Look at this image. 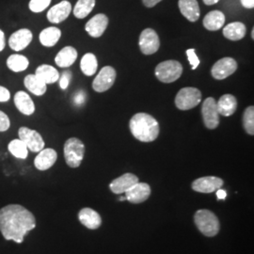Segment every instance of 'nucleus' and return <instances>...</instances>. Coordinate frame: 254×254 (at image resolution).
Segmentation results:
<instances>
[{
    "label": "nucleus",
    "instance_id": "obj_1",
    "mask_svg": "<svg viewBox=\"0 0 254 254\" xmlns=\"http://www.w3.org/2000/svg\"><path fill=\"white\" fill-rule=\"evenodd\" d=\"M36 227L34 215L19 204L0 209V232L6 240L22 243L30 231Z\"/></svg>",
    "mask_w": 254,
    "mask_h": 254
},
{
    "label": "nucleus",
    "instance_id": "obj_2",
    "mask_svg": "<svg viewBox=\"0 0 254 254\" xmlns=\"http://www.w3.org/2000/svg\"><path fill=\"white\" fill-rule=\"evenodd\" d=\"M132 135L141 142L154 141L159 135V124L147 113H136L129 122Z\"/></svg>",
    "mask_w": 254,
    "mask_h": 254
},
{
    "label": "nucleus",
    "instance_id": "obj_3",
    "mask_svg": "<svg viewBox=\"0 0 254 254\" xmlns=\"http://www.w3.org/2000/svg\"><path fill=\"white\" fill-rule=\"evenodd\" d=\"M195 224L200 230V233L205 236L213 237L217 236L219 232V221L213 212L207 209H201L195 213Z\"/></svg>",
    "mask_w": 254,
    "mask_h": 254
},
{
    "label": "nucleus",
    "instance_id": "obj_4",
    "mask_svg": "<svg viewBox=\"0 0 254 254\" xmlns=\"http://www.w3.org/2000/svg\"><path fill=\"white\" fill-rule=\"evenodd\" d=\"M85 154V145L80 139L71 137L64 144V158L70 168H78Z\"/></svg>",
    "mask_w": 254,
    "mask_h": 254
},
{
    "label": "nucleus",
    "instance_id": "obj_5",
    "mask_svg": "<svg viewBox=\"0 0 254 254\" xmlns=\"http://www.w3.org/2000/svg\"><path fill=\"white\" fill-rule=\"evenodd\" d=\"M183 66L177 61H166L155 67L156 78L163 83H173L181 77Z\"/></svg>",
    "mask_w": 254,
    "mask_h": 254
},
{
    "label": "nucleus",
    "instance_id": "obj_6",
    "mask_svg": "<svg viewBox=\"0 0 254 254\" xmlns=\"http://www.w3.org/2000/svg\"><path fill=\"white\" fill-rule=\"evenodd\" d=\"M201 101V92L197 88H183L175 97V106L180 110H190L197 107Z\"/></svg>",
    "mask_w": 254,
    "mask_h": 254
},
{
    "label": "nucleus",
    "instance_id": "obj_7",
    "mask_svg": "<svg viewBox=\"0 0 254 254\" xmlns=\"http://www.w3.org/2000/svg\"><path fill=\"white\" fill-rule=\"evenodd\" d=\"M19 138L26 144L27 149L33 153H39L45 148V140L36 130L22 127L18 130Z\"/></svg>",
    "mask_w": 254,
    "mask_h": 254
},
{
    "label": "nucleus",
    "instance_id": "obj_8",
    "mask_svg": "<svg viewBox=\"0 0 254 254\" xmlns=\"http://www.w3.org/2000/svg\"><path fill=\"white\" fill-rule=\"evenodd\" d=\"M116 71L111 66H105L92 82V89L96 92H105L109 90L116 79Z\"/></svg>",
    "mask_w": 254,
    "mask_h": 254
},
{
    "label": "nucleus",
    "instance_id": "obj_9",
    "mask_svg": "<svg viewBox=\"0 0 254 254\" xmlns=\"http://www.w3.org/2000/svg\"><path fill=\"white\" fill-rule=\"evenodd\" d=\"M139 48L144 55L156 53L160 47V40L158 34L153 28H145L139 36Z\"/></svg>",
    "mask_w": 254,
    "mask_h": 254
},
{
    "label": "nucleus",
    "instance_id": "obj_10",
    "mask_svg": "<svg viewBox=\"0 0 254 254\" xmlns=\"http://www.w3.org/2000/svg\"><path fill=\"white\" fill-rule=\"evenodd\" d=\"M201 115L204 126L208 129H216L219 125V113L217 101L213 97H208L202 103Z\"/></svg>",
    "mask_w": 254,
    "mask_h": 254
},
{
    "label": "nucleus",
    "instance_id": "obj_11",
    "mask_svg": "<svg viewBox=\"0 0 254 254\" xmlns=\"http://www.w3.org/2000/svg\"><path fill=\"white\" fill-rule=\"evenodd\" d=\"M237 70V63L233 58H223L213 65L211 74L217 80H223Z\"/></svg>",
    "mask_w": 254,
    "mask_h": 254
},
{
    "label": "nucleus",
    "instance_id": "obj_12",
    "mask_svg": "<svg viewBox=\"0 0 254 254\" xmlns=\"http://www.w3.org/2000/svg\"><path fill=\"white\" fill-rule=\"evenodd\" d=\"M223 180L216 176H205L196 179L192 183V190L200 193H213L221 189Z\"/></svg>",
    "mask_w": 254,
    "mask_h": 254
},
{
    "label": "nucleus",
    "instance_id": "obj_13",
    "mask_svg": "<svg viewBox=\"0 0 254 254\" xmlns=\"http://www.w3.org/2000/svg\"><path fill=\"white\" fill-rule=\"evenodd\" d=\"M126 198L131 203H141L148 200L151 195V188L146 183L137 182L125 193Z\"/></svg>",
    "mask_w": 254,
    "mask_h": 254
},
{
    "label": "nucleus",
    "instance_id": "obj_14",
    "mask_svg": "<svg viewBox=\"0 0 254 254\" xmlns=\"http://www.w3.org/2000/svg\"><path fill=\"white\" fill-rule=\"evenodd\" d=\"M72 11V5L69 1L64 0L48 10L46 17L52 24H60L69 17Z\"/></svg>",
    "mask_w": 254,
    "mask_h": 254
},
{
    "label": "nucleus",
    "instance_id": "obj_15",
    "mask_svg": "<svg viewBox=\"0 0 254 254\" xmlns=\"http://www.w3.org/2000/svg\"><path fill=\"white\" fill-rule=\"evenodd\" d=\"M109 26V18L104 13H98L88 21L85 29L92 38H99L104 34Z\"/></svg>",
    "mask_w": 254,
    "mask_h": 254
},
{
    "label": "nucleus",
    "instance_id": "obj_16",
    "mask_svg": "<svg viewBox=\"0 0 254 254\" xmlns=\"http://www.w3.org/2000/svg\"><path fill=\"white\" fill-rule=\"evenodd\" d=\"M32 32L27 28H21L13 32L9 39V46L10 49L14 51L24 50L32 42Z\"/></svg>",
    "mask_w": 254,
    "mask_h": 254
},
{
    "label": "nucleus",
    "instance_id": "obj_17",
    "mask_svg": "<svg viewBox=\"0 0 254 254\" xmlns=\"http://www.w3.org/2000/svg\"><path fill=\"white\" fill-rule=\"evenodd\" d=\"M137 182L138 178L135 174L126 173L111 182L109 188L114 194H124Z\"/></svg>",
    "mask_w": 254,
    "mask_h": 254
},
{
    "label": "nucleus",
    "instance_id": "obj_18",
    "mask_svg": "<svg viewBox=\"0 0 254 254\" xmlns=\"http://www.w3.org/2000/svg\"><path fill=\"white\" fill-rule=\"evenodd\" d=\"M57 158H58V154L54 149H51V148L43 149L42 151L39 152V154L35 157L34 165L37 170L46 171L51 167H53V165L57 161Z\"/></svg>",
    "mask_w": 254,
    "mask_h": 254
},
{
    "label": "nucleus",
    "instance_id": "obj_19",
    "mask_svg": "<svg viewBox=\"0 0 254 254\" xmlns=\"http://www.w3.org/2000/svg\"><path fill=\"white\" fill-rule=\"evenodd\" d=\"M179 9L182 14L190 22H196L200 18V6L197 0H179Z\"/></svg>",
    "mask_w": 254,
    "mask_h": 254
},
{
    "label": "nucleus",
    "instance_id": "obj_20",
    "mask_svg": "<svg viewBox=\"0 0 254 254\" xmlns=\"http://www.w3.org/2000/svg\"><path fill=\"white\" fill-rule=\"evenodd\" d=\"M14 105L19 111L26 115L30 116L35 112V105L31 97L25 91H20L14 95Z\"/></svg>",
    "mask_w": 254,
    "mask_h": 254
},
{
    "label": "nucleus",
    "instance_id": "obj_21",
    "mask_svg": "<svg viewBox=\"0 0 254 254\" xmlns=\"http://www.w3.org/2000/svg\"><path fill=\"white\" fill-rule=\"evenodd\" d=\"M78 219L85 227L90 230H96L102 224L100 215L93 209L83 208L78 213Z\"/></svg>",
    "mask_w": 254,
    "mask_h": 254
},
{
    "label": "nucleus",
    "instance_id": "obj_22",
    "mask_svg": "<svg viewBox=\"0 0 254 254\" xmlns=\"http://www.w3.org/2000/svg\"><path fill=\"white\" fill-rule=\"evenodd\" d=\"M77 59V51L73 46L63 48L55 58V63L61 68H68L72 66Z\"/></svg>",
    "mask_w": 254,
    "mask_h": 254
},
{
    "label": "nucleus",
    "instance_id": "obj_23",
    "mask_svg": "<svg viewBox=\"0 0 254 254\" xmlns=\"http://www.w3.org/2000/svg\"><path fill=\"white\" fill-rule=\"evenodd\" d=\"M217 107L219 115L229 117L236 112L237 109V100L232 94H224L218 99Z\"/></svg>",
    "mask_w": 254,
    "mask_h": 254
},
{
    "label": "nucleus",
    "instance_id": "obj_24",
    "mask_svg": "<svg viewBox=\"0 0 254 254\" xmlns=\"http://www.w3.org/2000/svg\"><path fill=\"white\" fill-rule=\"evenodd\" d=\"M203 26L210 31H217L224 26L225 15L220 10H212L203 18Z\"/></svg>",
    "mask_w": 254,
    "mask_h": 254
},
{
    "label": "nucleus",
    "instance_id": "obj_25",
    "mask_svg": "<svg viewBox=\"0 0 254 254\" xmlns=\"http://www.w3.org/2000/svg\"><path fill=\"white\" fill-rule=\"evenodd\" d=\"M62 37V31L56 27H49L45 28L39 36L40 43L46 47H53L58 44Z\"/></svg>",
    "mask_w": 254,
    "mask_h": 254
},
{
    "label": "nucleus",
    "instance_id": "obj_26",
    "mask_svg": "<svg viewBox=\"0 0 254 254\" xmlns=\"http://www.w3.org/2000/svg\"><path fill=\"white\" fill-rule=\"evenodd\" d=\"M35 75L39 77L43 82L47 84H53L55 82L58 81L60 78V73L58 70L48 64H43L40 65L36 69Z\"/></svg>",
    "mask_w": 254,
    "mask_h": 254
},
{
    "label": "nucleus",
    "instance_id": "obj_27",
    "mask_svg": "<svg viewBox=\"0 0 254 254\" xmlns=\"http://www.w3.org/2000/svg\"><path fill=\"white\" fill-rule=\"evenodd\" d=\"M246 26L241 22H234L223 28L224 37L233 42L242 40L246 35Z\"/></svg>",
    "mask_w": 254,
    "mask_h": 254
},
{
    "label": "nucleus",
    "instance_id": "obj_28",
    "mask_svg": "<svg viewBox=\"0 0 254 254\" xmlns=\"http://www.w3.org/2000/svg\"><path fill=\"white\" fill-rule=\"evenodd\" d=\"M24 85L28 91L37 96H42L46 92L47 87L45 82L42 81L34 74H27L24 79Z\"/></svg>",
    "mask_w": 254,
    "mask_h": 254
},
{
    "label": "nucleus",
    "instance_id": "obj_29",
    "mask_svg": "<svg viewBox=\"0 0 254 254\" xmlns=\"http://www.w3.org/2000/svg\"><path fill=\"white\" fill-rule=\"evenodd\" d=\"M29 65V61L27 57L23 55H10L7 60V66L10 71L14 73H20L27 70Z\"/></svg>",
    "mask_w": 254,
    "mask_h": 254
},
{
    "label": "nucleus",
    "instance_id": "obj_30",
    "mask_svg": "<svg viewBox=\"0 0 254 254\" xmlns=\"http://www.w3.org/2000/svg\"><path fill=\"white\" fill-rule=\"evenodd\" d=\"M82 73L87 76H91L96 73L98 68L97 59L92 53L84 55L80 62Z\"/></svg>",
    "mask_w": 254,
    "mask_h": 254
},
{
    "label": "nucleus",
    "instance_id": "obj_31",
    "mask_svg": "<svg viewBox=\"0 0 254 254\" xmlns=\"http://www.w3.org/2000/svg\"><path fill=\"white\" fill-rule=\"evenodd\" d=\"M95 6V0H78L73 9V15L78 19L87 17Z\"/></svg>",
    "mask_w": 254,
    "mask_h": 254
},
{
    "label": "nucleus",
    "instance_id": "obj_32",
    "mask_svg": "<svg viewBox=\"0 0 254 254\" xmlns=\"http://www.w3.org/2000/svg\"><path fill=\"white\" fill-rule=\"evenodd\" d=\"M9 153L19 159H26L28 155V149L26 144L20 139H12L8 145Z\"/></svg>",
    "mask_w": 254,
    "mask_h": 254
},
{
    "label": "nucleus",
    "instance_id": "obj_33",
    "mask_svg": "<svg viewBox=\"0 0 254 254\" xmlns=\"http://www.w3.org/2000/svg\"><path fill=\"white\" fill-rule=\"evenodd\" d=\"M243 126L246 132L251 135H254V108L251 106L247 108L243 115Z\"/></svg>",
    "mask_w": 254,
    "mask_h": 254
},
{
    "label": "nucleus",
    "instance_id": "obj_34",
    "mask_svg": "<svg viewBox=\"0 0 254 254\" xmlns=\"http://www.w3.org/2000/svg\"><path fill=\"white\" fill-rule=\"evenodd\" d=\"M50 3H51V0H30L28 4V8L31 11L38 13L47 9Z\"/></svg>",
    "mask_w": 254,
    "mask_h": 254
},
{
    "label": "nucleus",
    "instance_id": "obj_35",
    "mask_svg": "<svg viewBox=\"0 0 254 254\" xmlns=\"http://www.w3.org/2000/svg\"><path fill=\"white\" fill-rule=\"evenodd\" d=\"M187 55H188V59H189V62L191 64V67H192V70H195L199 64H200V60L198 58V56L195 52V49L194 48H190V49H188L187 50Z\"/></svg>",
    "mask_w": 254,
    "mask_h": 254
},
{
    "label": "nucleus",
    "instance_id": "obj_36",
    "mask_svg": "<svg viewBox=\"0 0 254 254\" xmlns=\"http://www.w3.org/2000/svg\"><path fill=\"white\" fill-rule=\"evenodd\" d=\"M72 78V73L70 71H65L62 76H60L59 80H60V87L62 90H66L70 84Z\"/></svg>",
    "mask_w": 254,
    "mask_h": 254
},
{
    "label": "nucleus",
    "instance_id": "obj_37",
    "mask_svg": "<svg viewBox=\"0 0 254 254\" xmlns=\"http://www.w3.org/2000/svg\"><path fill=\"white\" fill-rule=\"evenodd\" d=\"M10 127V121L8 115L0 110V132H5Z\"/></svg>",
    "mask_w": 254,
    "mask_h": 254
},
{
    "label": "nucleus",
    "instance_id": "obj_38",
    "mask_svg": "<svg viewBox=\"0 0 254 254\" xmlns=\"http://www.w3.org/2000/svg\"><path fill=\"white\" fill-rule=\"evenodd\" d=\"M10 99V92L3 86H0V103L8 102Z\"/></svg>",
    "mask_w": 254,
    "mask_h": 254
},
{
    "label": "nucleus",
    "instance_id": "obj_39",
    "mask_svg": "<svg viewBox=\"0 0 254 254\" xmlns=\"http://www.w3.org/2000/svg\"><path fill=\"white\" fill-rule=\"evenodd\" d=\"M86 99V96H85V93L83 91H79L77 92L75 95H74V98H73V102L76 106H80L82 104H84Z\"/></svg>",
    "mask_w": 254,
    "mask_h": 254
},
{
    "label": "nucleus",
    "instance_id": "obj_40",
    "mask_svg": "<svg viewBox=\"0 0 254 254\" xmlns=\"http://www.w3.org/2000/svg\"><path fill=\"white\" fill-rule=\"evenodd\" d=\"M162 0H142L143 5L147 8H153L158 3H160Z\"/></svg>",
    "mask_w": 254,
    "mask_h": 254
},
{
    "label": "nucleus",
    "instance_id": "obj_41",
    "mask_svg": "<svg viewBox=\"0 0 254 254\" xmlns=\"http://www.w3.org/2000/svg\"><path fill=\"white\" fill-rule=\"evenodd\" d=\"M242 6L246 9H254V0H241Z\"/></svg>",
    "mask_w": 254,
    "mask_h": 254
},
{
    "label": "nucleus",
    "instance_id": "obj_42",
    "mask_svg": "<svg viewBox=\"0 0 254 254\" xmlns=\"http://www.w3.org/2000/svg\"><path fill=\"white\" fill-rule=\"evenodd\" d=\"M6 46V39H5V34L4 32L0 29V52L4 50Z\"/></svg>",
    "mask_w": 254,
    "mask_h": 254
},
{
    "label": "nucleus",
    "instance_id": "obj_43",
    "mask_svg": "<svg viewBox=\"0 0 254 254\" xmlns=\"http://www.w3.org/2000/svg\"><path fill=\"white\" fill-rule=\"evenodd\" d=\"M217 196H218V200H224V199L226 198V196H227L226 191L223 190H221V189H219V190H217Z\"/></svg>",
    "mask_w": 254,
    "mask_h": 254
},
{
    "label": "nucleus",
    "instance_id": "obj_44",
    "mask_svg": "<svg viewBox=\"0 0 254 254\" xmlns=\"http://www.w3.org/2000/svg\"><path fill=\"white\" fill-rule=\"evenodd\" d=\"M218 1H220V0H203V3H204L205 5H207V6H211V5L217 4Z\"/></svg>",
    "mask_w": 254,
    "mask_h": 254
},
{
    "label": "nucleus",
    "instance_id": "obj_45",
    "mask_svg": "<svg viewBox=\"0 0 254 254\" xmlns=\"http://www.w3.org/2000/svg\"><path fill=\"white\" fill-rule=\"evenodd\" d=\"M127 200L126 196H125V197H123V196H122V197H120V199H119V200H121V201H124V200Z\"/></svg>",
    "mask_w": 254,
    "mask_h": 254
},
{
    "label": "nucleus",
    "instance_id": "obj_46",
    "mask_svg": "<svg viewBox=\"0 0 254 254\" xmlns=\"http://www.w3.org/2000/svg\"><path fill=\"white\" fill-rule=\"evenodd\" d=\"M252 39H253V40L254 39V27L252 29Z\"/></svg>",
    "mask_w": 254,
    "mask_h": 254
}]
</instances>
